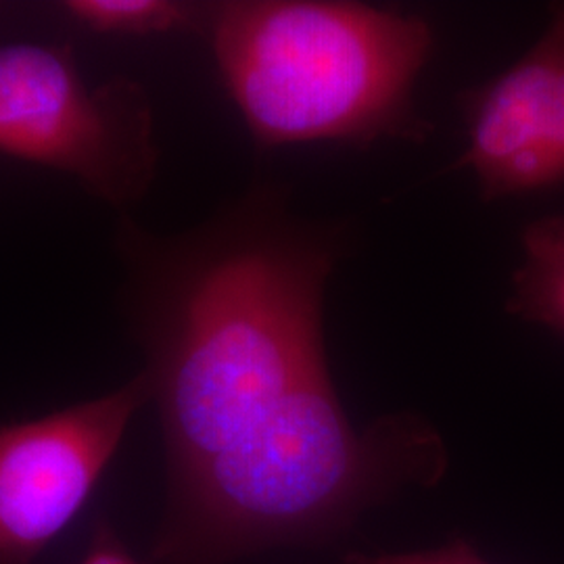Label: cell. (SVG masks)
Instances as JSON below:
<instances>
[{
	"label": "cell",
	"instance_id": "8992f818",
	"mask_svg": "<svg viewBox=\"0 0 564 564\" xmlns=\"http://www.w3.org/2000/svg\"><path fill=\"white\" fill-rule=\"evenodd\" d=\"M506 312L564 335V214L523 230V263L512 274Z\"/></svg>",
	"mask_w": 564,
	"mask_h": 564
},
{
	"label": "cell",
	"instance_id": "5b68a950",
	"mask_svg": "<svg viewBox=\"0 0 564 564\" xmlns=\"http://www.w3.org/2000/svg\"><path fill=\"white\" fill-rule=\"evenodd\" d=\"M468 167L485 202L564 186V2L498 78L460 97Z\"/></svg>",
	"mask_w": 564,
	"mask_h": 564
},
{
	"label": "cell",
	"instance_id": "ba28073f",
	"mask_svg": "<svg viewBox=\"0 0 564 564\" xmlns=\"http://www.w3.org/2000/svg\"><path fill=\"white\" fill-rule=\"evenodd\" d=\"M345 564H489L485 563L475 550V545L464 542L460 538L449 540L447 544L435 550L410 552V554H379L368 556L360 552H351L345 556Z\"/></svg>",
	"mask_w": 564,
	"mask_h": 564
},
{
	"label": "cell",
	"instance_id": "6da1fadb",
	"mask_svg": "<svg viewBox=\"0 0 564 564\" xmlns=\"http://www.w3.org/2000/svg\"><path fill=\"white\" fill-rule=\"evenodd\" d=\"M123 314L144 354L165 445L160 564H228L323 545L447 452L419 414L347 419L324 351L337 228L263 186L178 235L118 224Z\"/></svg>",
	"mask_w": 564,
	"mask_h": 564
},
{
	"label": "cell",
	"instance_id": "9c48e42d",
	"mask_svg": "<svg viewBox=\"0 0 564 564\" xmlns=\"http://www.w3.org/2000/svg\"><path fill=\"white\" fill-rule=\"evenodd\" d=\"M80 564H141L121 544L118 531L105 517L93 524V535Z\"/></svg>",
	"mask_w": 564,
	"mask_h": 564
},
{
	"label": "cell",
	"instance_id": "52a82bcc",
	"mask_svg": "<svg viewBox=\"0 0 564 564\" xmlns=\"http://www.w3.org/2000/svg\"><path fill=\"white\" fill-rule=\"evenodd\" d=\"M65 13L97 34L151 36L203 30L207 7L174 0H67Z\"/></svg>",
	"mask_w": 564,
	"mask_h": 564
},
{
	"label": "cell",
	"instance_id": "7a4b0ae2",
	"mask_svg": "<svg viewBox=\"0 0 564 564\" xmlns=\"http://www.w3.org/2000/svg\"><path fill=\"white\" fill-rule=\"evenodd\" d=\"M203 30L262 151L423 142L433 130L414 105L433 48L416 15L341 0H230L207 7Z\"/></svg>",
	"mask_w": 564,
	"mask_h": 564
},
{
	"label": "cell",
	"instance_id": "3957f363",
	"mask_svg": "<svg viewBox=\"0 0 564 564\" xmlns=\"http://www.w3.org/2000/svg\"><path fill=\"white\" fill-rule=\"evenodd\" d=\"M0 153L72 176L120 212L149 193L160 162L142 86L90 88L69 48L36 42L0 46Z\"/></svg>",
	"mask_w": 564,
	"mask_h": 564
},
{
	"label": "cell",
	"instance_id": "277c9868",
	"mask_svg": "<svg viewBox=\"0 0 564 564\" xmlns=\"http://www.w3.org/2000/svg\"><path fill=\"white\" fill-rule=\"evenodd\" d=\"M147 402L141 370L101 398L0 424V564L34 563L76 519Z\"/></svg>",
	"mask_w": 564,
	"mask_h": 564
}]
</instances>
